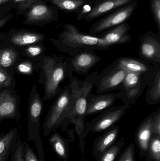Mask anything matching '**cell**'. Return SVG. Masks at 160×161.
<instances>
[{"mask_svg": "<svg viewBox=\"0 0 160 161\" xmlns=\"http://www.w3.org/2000/svg\"><path fill=\"white\" fill-rule=\"evenodd\" d=\"M119 132L118 126L112 127L110 130L103 134L98 142L97 150L101 154L105 151L107 148L111 146L116 140Z\"/></svg>", "mask_w": 160, "mask_h": 161, "instance_id": "cb8c5ba5", "label": "cell"}, {"mask_svg": "<svg viewBox=\"0 0 160 161\" xmlns=\"http://www.w3.org/2000/svg\"><path fill=\"white\" fill-rule=\"evenodd\" d=\"M150 9L160 36V0H150Z\"/></svg>", "mask_w": 160, "mask_h": 161, "instance_id": "4dcf8cb0", "label": "cell"}, {"mask_svg": "<svg viewBox=\"0 0 160 161\" xmlns=\"http://www.w3.org/2000/svg\"><path fill=\"white\" fill-rule=\"evenodd\" d=\"M152 134V113L143 121L137 130V140L141 150L145 152L148 150L149 142Z\"/></svg>", "mask_w": 160, "mask_h": 161, "instance_id": "ffe728a7", "label": "cell"}, {"mask_svg": "<svg viewBox=\"0 0 160 161\" xmlns=\"http://www.w3.org/2000/svg\"><path fill=\"white\" fill-rule=\"evenodd\" d=\"M157 72L153 75H142L135 73L126 71L125 78L123 80V89H129L137 86L144 79L152 78Z\"/></svg>", "mask_w": 160, "mask_h": 161, "instance_id": "484cf974", "label": "cell"}, {"mask_svg": "<svg viewBox=\"0 0 160 161\" xmlns=\"http://www.w3.org/2000/svg\"><path fill=\"white\" fill-rule=\"evenodd\" d=\"M146 100L149 105H156L160 102V69L147 85Z\"/></svg>", "mask_w": 160, "mask_h": 161, "instance_id": "7402d4cb", "label": "cell"}, {"mask_svg": "<svg viewBox=\"0 0 160 161\" xmlns=\"http://www.w3.org/2000/svg\"><path fill=\"white\" fill-rule=\"evenodd\" d=\"M8 20V18H4L0 20V28L5 25Z\"/></svg>", "mask_w": 160, "mask_h": 161, "instance_id": "f35d334b", "label": "cell"}, {"mask_svg": "<svg viewBox=\"0 0 160 161\" xmlns=\"http://www.w3.org/2000/svg\"><path fill=\"white\" fill-rule=\"evenodd\" d=\"M43 105V99L38 92L36 85L34 84L30 91L29 97L27 134L28 141L34 142L40 161H45L44 151L39 131Z\"/></svg>", "mask_w": 160, "mask_h": 161, "instance_id": "5b68a950", "label": "cell"}, {"mask_svg": "<svg viewBox=\"0 0 160 161\" xmlns=\"http://www.w3.org/2000/svg\"><path fill=\"white\" fill-rule=\"evenodd\" d=\"M39 83L44 84L43 100H50L61 91L60 83L66 77L72 75L69 58L66 57L42 55L39 58Z\"/></svg>", "mask_w": 160, "mask_h": 161, "instance_id": "6da1fadb", "label": "cell"}, {"mask_svg": "<svg viewBox=\"0 0 160 161\" xmlns=\"http://www.w3.org/2000/svg\"><path fill=\"white\" fill-rule=\"evenodd\" d=\"M130 108L131 105L124 104L104 110L97 117L86 124L87 130L96 133L109 128L118 122Z\"/></svg>", "mask_w": 160, "mask_h": 161, "instance_id": "ba28073f", "label": "cell"}, {"mask_svg": "<svg viewBox=\"0 0 160 161\" xmlns=\"http://www.w3.org/2000/svg\"><path fill=\"white\" fill-rule=\"evenodd\" d=\"M153 135L160 136V110L158 109L152 113Z\"/></svg>", "mask_w": 160, "mask_h": 161, "instance_id": "836d02e7", "label": "cell"}, {"mask_svg": "<svg viewBox=\"0 0 160 161\" xmlns=\"http://www.w3.org/2000/svg\"><path fill=\"white\" fill-rule=\"evenodd\" d=\"M154 135L150 139V154L152 158L156 161H160V137Z\"/></svg>", "mask_w": 160, "mask_h": 161, "instance_id": "f546056e", "label": "cell"}, {"mask_svg": "<svg viewBox=\"0 0 160 161\" xmlns=\"http://www.w3.org/2000/svg\"><path fill=\"white\" fill-rule=\"evenodd\" d=\"M126 71L116 61L99 73L95 87L99 94L106 93L123 89V82Z\"/></svg>", "mask_w": 160, "mask_h": 161, "instance_id": "52a82bcc", "label": "cell"}, {"mask_svg": "<svg viewBox=\"0 0 160 161\" xmlns=\"http://www.w3.org/2000/svg\"><path fill=\"white\" fill-rule=\"evenodd\" d=\"M138 5V1L133 2L108 13L104 18L94 24L87 34L96 36L111 28L126 22Z\"/></svg>", "mask_w": 160, "mask_h": 161, "instance_id": "8992f818", "label": "cell"}, {"mask_svg": "<svg viewBox=\"0 0 160 161\" xmlns=\"http://www.w3.org/2000/svg\"><path fill=\"white\" fill-rule=\"evenodd\" d=\"M45 36L40 33L31 31L17 32L10 36V44L19 47H24L31 44L39 43L44 40Z\"/></svg>", "mask_w": 160, "mask_h": 161, "instance_id": "ac0fdd59", "label": "cell"}, {"mask_svg": "<svg viewBox=\"0 0 160 161\" xmlns=\"http://www.w3.org/2000/svg\"><path fill=\"white\" fill-rule=\"evenodd\" d=\"M139 42L141 59L153 65H160V36L148 31L140 38Z\"/></svg>", "mask_w": 160, "mask_h": 161, "instance_id": "9c48e42d", "label": "cell"}, {"mask_svg": "<svg viewBox=\"0 0 160 161\" xmlns=\"http://www.w3.org/2000/svg\"><path fill=\"white\" fill-rule=\"evenodd\" d=\"M115 61L126 71L142 75H153L160 69V65H153L141 58L123 57L117 58Z\"/></svg>", "mask_w": 160, "mask_h": 161, "instance_id": "7c38bea8", "label": "cell"}, {"mask_svg": "<svg viewBox=\"0 0 160 161\" xmlns=\"http://www.w3.org/2000/svg\"><path fill=\"white\" fill-rule=\"evenodd\" d=\"M122 146L120 144L111 147L103 154L100 161H114L121 150Z\"/></svg>", "mask_w": 160, "mask_h": 161, "instance_id": "d6a6232c", "label": "cell"}, {"mask_svg": "<svg viewBox=\"0 0 160 161\" xmlns=\"http://www.w3.org/2000/svg\"><path fill=\"white\" fill-rule=\"evenodd\" d=\"M19 55L18 52L12 47L0 49V68L8 69L15 66Z\"/></svg>", "mask_w": 160, "mask_h": 161, "instance_id": "603a6c76", "label": "cell"}, {"mask_svg": "<svg viewBox=\"0 0 160 161\" xmlns=\"http://www.w3.org/2000/svg\"><path fill=\"white\" fill-rule=\"evenodd\" d=\"M69 78L68 85L61 89L45 118L42 127L44 136H48L67 120L72 111L78 79L72 75Z\"/></svg>", "mask_w": 160, "mask_h": 161, "instance_id": "3957f363", "label": "cell"}, {"mask_svg": "<svg viewBox=\"0 0 160 161\" xmlns=\"http://www.w3.org/2000/svg\"><path fill=\"white\" fill-rule=\"evenodd\" d=\"M10 1V0H0V5L7 3Z\"/></svg>", "mask_w": 160, "mask_h": 161, "instance_id": "ab89813d", "label": "cell"}, {"mask_svg": "<svg viewBox=\"0 0 160 161\" xmlns=\"http://www.w3.org/2000/svg\"><path fill=\"white\" fill-rule=\"evenodd\" d=\"M24 47L22 50V55L29 59H34L35 58H38V57L43 55V53L46 51V48L42 44L36 43Z\"/></svg>", "mask_w": 160, "mask_h": 161, "instance_id": "4316f807", "label": "cell"}, {"mask_svg": "<svg viewBox=\"0 0 160 161\" xmlns=\"http://www.w3.org/2000/svg\"><path fill=\"white\" fill-rule=\"evenodd\" d=\"M23 144L24 161H40L29 145L26 142Z\"/></svg>", "mask_w": 160, "mask_h": 161, "instance_id": "e575fe53", "label": "cell"}, {"mask_svg": "<svg viewBox=\"0 0 160 161\" xmlns=\"http://www.w3.org/2000/svg\"><path fill=\"white\" fill-rule=\"evenodd\" d=\"M153 77L144 79L137 86L132 88L120 90V92H117L118 98L121 99L124 104L129 105L135 104L137 99L142 95L146 87Z\"/></svg>", "mask_w": 160, "mask_h": 161, "instance_id": "d6986e66", "label": "cell"}, {"mask_svg": "<svg viewBox=\"0 0 160 161\" xmlns=\"http://www.w3.org/2000/svg\"><path fill=\"white\" fill-rule=\"evenodd\" d=\"M98 74V72H95L88 75L85 80L81 81L78 79L76 84L73 108L67 120L75 125L76 131L79 135H81L87 130L85 122L87 98L95 86Z\"/></svg>", "mask_w": 160, "mask_h": 161, "instance_id": "277c9868", "label": "cell"}, {"mask_svg": "<svg viewBox=\"0 0 160 161\" xmlns=\"http://www.w3.org/2000/svg\"><path fill=\"white\" fill-rule=\"evenodd\" d=\"M15 80L12 73L8 69L0 68V92L6 88H13Z\"/></svg>", "mask_w": 160, "mask_h": 161, "instance_id": "83f0119b", "label": "cell"}, {"mask_svg": "<svg viewBox=\"0 0 160 161\" xmlns=\"http://www.w3.org/2000/svg\"><path fill=\"white\" fill-rule=\"evenodd\" d=\"M63 27L64 30L58 35V39H51V41L58 51L71 57L83 50L108 51L111 47L98 36L82 33L72 24H65Z\"/></svg>", "mask_w": 160, "mask_h": 161, "instance_id": "7a4b0ae2", "label": "cell"}, {"mask_svg": "<svg viewBox=\"0 0 160 161\" xmlns=\"http://www.w3.org/2000/svg\"><path fill=\"white\" fill-rule=\"evenodd\" d=\"M139 0H96L91 11L84 19L87 22Z\"/></svg>", "mask_w": 160, "mask_h": 161, "instance_id": "4fadbf2b", "label": "cell"}, {"mask_svg": "<svg viewBox=\"0 0 160 161\" xmlns=\"http://www.w3.org/2000/svg\"><path fill=\"white\" fill-rule=\"evenodd\" d=\"M130 29V25L125 22L105 31L98 36L111 46L125 44L131 41V36L129 34Z\"/></svg>", "mask_w": 160, "mask_h": 161, "instance_id": "2e32d148", "label": "cell"}, {"mask_svg": "<svg viewBox=\"0 0 160 161\" xmlns=\"http://www.w3.org/2000/svg\"><path fill=\"white\" fill-rule=\"evenodd\" d=\"M58 15V11L55 8L45 4H36L27 13L25 22L34 24L42 22H51L57 19Z\"/></svg>", "mask_w": 160, "mask_h": 161, "instance_id": "9a60e30c", "label": "cell"}, {"mask_svg": "<svg viewBox=\"0 0 160 161\" xmlns=\"http://www.w3.org/2000/svg\"><path fill=\"white\" fill-rule=\"evenodd\" d=\"M34 60H23L19 61L15 66L16 71L20 74L24 75H32L34 73Z\"/></svg>", "mask_w": 160, "mask_h": 161, "instance_id": "f1b7e54d", "label": "cell"}, {"mask_svg": "<svg viewBox=\"0 0 160 161\" xmlns=\"http://www.w3.org/2000/svg\"><path fill=\"white\" fill-rule=\"evenodd\" d=\"M10 155V161H24L23 144L19 138H18L16 145Z\"/></svg>", "mask_w": 160, "mask_h": 161, "instance_id": "1f68e13d", "label": "cell"}, {"mask_svg": "<svg viewBox=\"0 0 160 161\" xmlns=\"http://www.w3.org/2000/svg\"><path fill=\"white\" fill-rule=\"evenodd\" d=\"M18 139V129H12L0 135V161H7Z\"/></svg>", "mask_w": 160, "mask_h": 161, "instance_id": "e0dca14e", "label": "cell"}, {"mask_svg": "<svg viewBox=\"0 0 160 161\" xmlns=\"http://www.w3.org/2000/svg\"><path fill=\"white\" fill-rule=\"evenodd\" d=\"M38 0H14L15 4L21 9H25L34 3Z\"/></svg>", "mask_w": 160, "mask_h": 161, "instance_id": "74e56055", "label": "cell"}, {"mask_svg": "<svg viewBox=\"0 0 160 161\" xmlns=\"http://www.w3.org/2000/svg\"><path fill=\"white\" fill-rule=\"evenodd\" d=\"M118 161H135L134 147L133 144L130 145L126 149Z\"/></svg>", "mask_w": 160, "mask_h": 161, "instance_id": "8d00e7d4", "label": "cell"}, {"mask_svg": "<svg viewBox=\"0 0 160 161\" xmlns=\"http://www.w3.org/2000/svg\"><path fill=\"white\" fill-rule=\"evenodd\" d=\"M69 58L73 72L81 75H86L89 71L101 59L95 51L93 50H83Z\"/></svg>", "mask_w": 160, "mask_h": 161, "instance_id": "8fae6325", "label": "cell"}, {"mask_svg": "<svg viewBox=\"0 0 160 161\" xmlns=\"http://www.w3.org/2000/svg\"><path fill=\"white\" fill-rule=\"evenodd\" d=\"M96 1V0H91L90 2L85 4L82 7L80 11L78 13L77 20L80 21L83 19L85 16L91 11Z\"/></svg>", "mask_w": 160, "mask_h": 161, "instance_id": "d590c367", "label": "cell"}, {"mask_svg": "<svg viewBox=\"0 0 160 161\" xmlns=\"http://www.w3.org/2000/svg\"><path fill=\"white\" fill-rule=\"evenodd\" d=\"M49 143L52 146L54 151L60 158L63 159L66 158V149L63 138L58 133L53 134L49 140Z\"/></svg>", "mask_w": 160, "mask_h": 161, "instance_id": "d4e9b609", "label": "cell"}, {"mask_svg": "<svg viewBox=\"0 0 160 161\" xmlns=\"http://www.w3.org/2000/svg\"><path fill=\"white\" fill-rule=\"evenodd\" d=\"M91 0H49L56 8L66 13L78 14L82 7Z\"/></svg>", "mask_w": 160, "mask_h": 161, "instance_id": "44dd1931", "label": "cell"}, {"mask_svg": "<svg viewBox=\"0 0 160 161\" xmlns=\"http://www.w3.org/2000/svg\"><path fill=\"white\" fill-rule=\"evenodd\" d=\"M118 98L117 93H106L99 95H94L90 93L87 98L85 116L93 115L109 108L113 106Z\"/></svg>", "mask_w": 160, "mask_h": 161, "instance_id": "5bb4252c", "label": "cell"}, {"mask_svg": "<svg viewBox=\"0 0 160 161\" xmlns=\"http://www.w3.org/2000/svg\"><path fill=\"white\" fill-rule=\"evenodd\" d=\"M19 97L12 88H6L0 92V123L6 119L20 118Z\"/></svg>", "mask_w": 160, "mask_h": 161, "instance_id": "30bf717a", "label": "cell"}]
</instances>
